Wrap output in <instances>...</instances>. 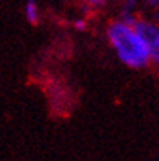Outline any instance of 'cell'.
I'll list each match as a JSON object with an SVG mask.
<instances>
[{
  "mask_svg": "<svg viewBox=\"0 0 159 161\" xmlns=\"http://www.w3.org/2000/svg\"><path fill=\"white\" fill-rule=\"evenodd\" d=\"M24 15H26L29 23H37V20H39V7H37V3L34 2V0H28L26 2Z\"/></svg>",
  "mask_w": 159,
  "mask_h": 161,
  "instance_id": "3",
  "label": "cell"
},
{
  "mask_svg": "<svg viewBox=\"0 0 159 161\" xmlns=\"http://www.w3.org/2000/svg\"><path fill=\"white\" fill-rule=\"evenodd\" d=\"M107 39L117 57L130 69H143L151 60V52L145 37L136 28V18L124 15L107 28Z\"/></svg>",
  "mask_w": 159,
  "mask_h": 161,
  "instance_id": "1",
  "label": "cell"
},
{
  "mask_svg": "<svg viewBox=\"0 0 159 161\" xmlns=\"http://www.w3.org/2000/svg\"><path fill=\"white\" fill-rule=\"evenodd\" d=\"M88 3H91V5H101L102 2H104V0H86Z\"/></svg>",
  "mask_w": 159,
  "mask_h": 161,
  "instance_id": "5",
  "label": "cell"
},
{
  "mask_svg": "<svg viewBox=\"0 0 159 161\" xmlns=\"http://www.w3.org/2000/svg\"><path fill=\"white\" fill-rule=\"evenodd\" d=\"M75 26H77V30H85L86 23L83 21V20H77V21H75Z\"/></svg>",
  "mask_w": 159,
  "mask_h": 161,
  "instance_id": "4",
  "label": "cell"
},
{
  "mask_svg": "<svg viewBox=\"0 0 159 161\" xmlns=\"http://www.w3.org/2000/svg\"><path fill=\"white\" fill-rule=\"evenodd\" d=\"M136 28L145 37V41L149 47L151 52V60L159 64V26L151 23V21H145V20H136Z\"/></svg>",
  "mask_w": 159,
  "mask_h": 161,
  "instance_id": "2",
  "label": "cell"
},
{
  "mask_svg": "<svg viewBox=\"0 0 159 161\" xmlns=\"http://www.w3.org/2000/svg\"><path fill=\"white\" fill-rule=\"evenodd\" d=\"M157 70H159V64H157Z\"/></svg>",
  "mask_w": 159,
  "mask_h": 161,
  "instance_id": "8",
  "label": "cell"
},
{
  "mask_svg": "<svg viewBox=\"0 0 159 161\" xmlns=\"http://www.w3.org/2000/svg\"><path fill=\"white\" fill-rule=\"evenodd\" d=\"M127 3H130V5H133V3H136V0H125Z\"/></svg>",
  "mask_w": 159,
  "mask_h": 161,
  "instance_id": "7",
  "label": "cell"
},
{
  "mask_svg": "<svg viewBox=\"0 0 159 161\" xmlns=\"http://www.w3.org/2000/svg\"><path fill=\"white\" fill-rule=\"evenodd\" d=\"M149 3H153V5H159V0H148Z\"/></svg>",
  "mask_w": 159,
  "mask_h": 161,
  "instance_id": "6",
  "label": "cell"
}]
</instances>
